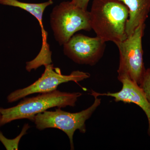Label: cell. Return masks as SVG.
I'll return each instance as SVG.
<instances>
[{
    "mask_svg": "<svg viewBox=\"0 0 150 150\" xmlns=\"http://www.w3.org/2000/svg\"><path fill=\"white\" fill-rule=\"evenodd\" d=\"M90 0H71V2L75 6L80 8L87 10L88 6Z\"/></svg>",
    "mask_w": 150,
    "mask_h": 150,
    "instance_id": "cell-13",
    "label": "cell"
},
{
    "mask_svg": "<svg viewBox=\"0 0 150 150\" xmlns=\"http://www.w3.org/2000/svg\"><path fill=\"white\" fill-rule=\"evenodd\" d=\"M128 8L119 0H93L89 11L92 29L104 42L114 43L127 38Z\"/></svg>",
    "mask_w": 150,
    "mask_h": 150,
    "instance_id": "cell-1",
    "label": "cell"
},
{
    "mask_svg": "<svg viewBox=\"0 0 150 150\" xmlns=\"http://www.w3.org/2000/svg\"><path fill=\"white\" fill-rule=\"evenodd\" d=\"M50 23L60 46L67 43L76 32L92 30L89 11L78 7L71 1L62 2L54 7L50 15Z\"/></svg>",
    "mask_w": 150,
    "mask_h": 150,
    "instance_id": "cell-4",
    "label": "cell"
},
{
    "mask_svg": "<svg viewBox=\"0 0 150 150\" xmlns=\"http://www.w3.org/2000/svg\"><path fill=\"white\" fill-rule=\"evenodd\" d=\"M129 10V18L126 23L127 37L131 35L140 25L145 23L150 11V0H119Z\"/></svg>",
    "mask_w": 150,
    "mask_h": 150,
    "instance_id": "cell-10",
    "label": "cell"
},
{
    "mask_svg": "<svg viewBox=\"0 0 150 150\" xmlns=\"http://www.w3.org/2000/svg\"><path fill=\"white\" fill-rule=\"evenodd\" d=\"M150 104V68L146 69L139 85Z\"/></svg>",
    "mask_w": 150,
    "mask_h": 150,
    "instance_id": "cell-12",
    "label": "cell"
},
{
    "mask_svg": "<svg viewBox=\"0 0 150 150\" xmlns=\"http://www.w3.org/2000/svg\"><path fill=\"white\" fill-rule=\"evenodd\" d=\"M122 83V88L120 91L115 93L108 92L100 93L92 90L98 96H105L114 98L116 102L133 103L137 104L144 110L147 117L149 127L148 134L150 137V104L145 96L144 93L139 85L126 76L118 78Z\"/></svg>",
    "mask_w": 150,
    "mask_h": 150,
    "instance_id": "cell-9",
    "label": "cell"
},
{
    "mask_svg": "<svg viewBox=\"0 0 150 150\" xmlns=\"http://www.w3.org/2000/svg\"><path fill=\"white\" fill-rule=\"evenodd\" d=\"M91 95L94 96L93 104L88 108L80 112H67L57 108L55 111H46L35 115L32 121L35 123L36 128L39 130L49 128L60 129L67 134L70 141L71 150L74 149V135L75 131L79 130L81 133L86 131L85 123L91 117L101 103V99L91 91Z\"/></svg>",
    "mask_w": 150,
    "mask_h": 150,
    "instance_id": "cell-3",
    "label": "cell"
},
{
    "mask_svg": "<svg viewBox=\"0 0 150 150\" xmlns=\"http://www.w3.org/2000/svg\"><path fill=\"white\" fill-rule=\"evenodd\" d=\"M44 67L45 71L40 78L28 86L11 93L7 98L8 102H14L32 94L50 92L57 90L61 84L69 81L78 83L91 76L88 73L78 70L73 71L69 75H63L61 69L54 67L52 64Z\"/></svg>",
    "mask_w": 150,
    "mask_h": 150,
    "instance_id": "cell-6",
    "label": "cell"
},
{
    "mask_svg": "<svg viewBox=\"0 0 150 150\" xmlns=\"http://www.w3.org/2000/svg\"><path fill=\"white\" fill-rule=\"evenodd\" d=\"M54 4L52 0L42 3L34 4L23 2L18 0H7V4L8 6L19 8L28 12L37 20L41 28L42 36V45L41 50L37 56L32 61L26 63L25 69L28 72L32 70H36L42 66L52 64L51 52L49 44L47 42L48 33L44 29L43 21L44 11L48 6Z\"/></svg>",
    "mask_w": 150,
    "mask_h": 150,
    "instance_id": "cell-8",
    "label": "cell"
},
{
    "mask_svg": "<svg viewBox=\"0 0 150 150\" xmlns=\"http://www.w3.org/2000/svg\"><path fill=\"white\" fill-rule=\"evenodd\" d=\"M2 116L0 114V127L1 126V121Z\"/></svg>",
    "mask_w": 150,
    "mask_h": 150,
    "instance_id": "cell-14",
    "label": "cell"
},
{
    "mask_svg": "<svg viewBox=\"0 0 150 150\" xmlns=\"http://www.w3.org/2000/svg\"><path fill=\"white\" fill-rule=\"evenodd\" d=\"M145 26V23L140 25L125 40L114 43L119 53L118 78L128 77L139 85L146 70L142 43Z\"/></svg>",
    "mask_w": 150,
    "mask_h": 150,
    "instance_id": "cell-5",
    "label": "cell"
},
{
    "mask_svg": "<svg viewBox=\"0 0 150 150\" xmlns=\"http://www.w3.org/2000/svg\"><path fill=\"white\" fill-rule=\"evenodd\" d=\"M81 96L80 93L65 92L56 90L36 96L24 98L13 107L0 108L1 126L18 119H28L32 121L35 115L52 108L74 107Z\"/></svg>",
    "mask_w": 150,
    "mask_h": 150,
    "instance_id": "cell-2",
    "label": "cell"
},
{
    "mask_svg": "<svg viewBox=\"0 0 150 150\" xmlns=\"http://www.w3.org/2000/svg\"><path fill=\"white\" fill-rule=\"evenodd\" d=\"M30 128V126L27 123L25 124L20 134L13 139H9L6 138L1 131H0V141L2 143L6 150H18L20 141L22 137L27 134V131Z\"/></svg>",
    "mask_w": 150,
    "mask_h": 150,
    "instance_id": "cell-11",
    "label": "cell"
},
{
    "mask_svg": "<svg viewBox=\"0 0 150 150\" xmlns=\"http://www.w3.org/2000/svg\"><path fill=\"white\" fill-rule=\"evenodd\" d=\"M105 43L97 36L75 34L63 45L64 53L79 64L94 66L103 56Z\"/></svg>",
    "mask_w": 150,
    "mask_h": 150,
    "instance_id": "cell-7",
    "label": "cell"
}]
</instances>
